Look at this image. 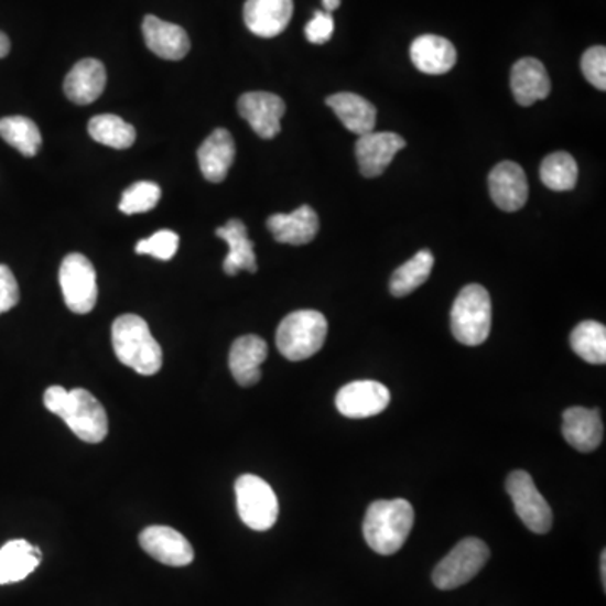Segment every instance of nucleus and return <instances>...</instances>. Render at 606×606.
Returning a JSON list of instances; mask_svg holds the SVG:
<instances>
[{
    "label": "nucleus",
    "instance_id": "nucleus-1",
    "mask_svg": "<svg viewBox=\"0 0 606 606\" xmlns=\"http://www.w3.org/2000/svg\"><path fill=\"white\" fill-rule=\"evenodd\" d=\"M44 407L63 418L68 429L86 443L104 442L108 433L107 411L86 389L51 386L44 392Z\"/></svg>",
    "mask_w": 606,
    "mask_h": 606
},
{
    "label": "nucleus",
    "instance_id": "nucleus-2",
    "mask_svg": "<svg viewBox=\"0 0 606 606\" xmlns=\"http://www.w3.org/2000/svg\"><path fill=\"white\" fill-rule=\"evenodd\" d=\"M413 522L414 510L408 500H376L364 519V539L375 553L391 556L403 548Z\"/></svg>",
    "mask_w": 606,
    "mask_h": 606
},
{
    "label": "nucleus",
    "instance_id": "nucleus-3",
    "mask_svg": "<svg viewBox=\"0 0 606 606\" xmlns=\"http://www.w3.org/2000/svg\"><path fill=\"white\" fill-rule=\"evenodd\" d=\"M115 354L127 368L142 376H154L162 368V349L149 325L139 315L118 317L111 327Z\"/></svg>",
    "mask_w": 606,
    "mask_h": 606
},
{
    "label": "nucleus",
    "instance_id": "nucleus-4",
    "mask_svg": "<svg viewBox=\"0 0 606 606\" xmlns=\"http://www.w3.org/2000/svg\"><path fill=\"white\" fill-rule=\"evenodd\" d=\"M452 332L458 343L465 346H480L487 340L493 327V302L487 290L477 283L462 289L453 303Z\"/></svg>",
    "mask_w": 606,
    "mask_h": 606
},
{
    "label": "nucleus",
    "instance_id": "nucleus-5",
    "mask_svg": "<svg viewBox=\"0 0 606 606\" xmlns=\"http://www.w3.org/2000/svg\"><path fill=\"white\" fill-rule=\"evenodd\" d=\"M327 318L317 311H296L286 315L277 331V347L293 362L315 356L327 339Z\"/></svg>",
    "mask_w": 606,
    "mask_h": 606
},
{
    "label": "nucleus",
    "instance_id": "nucleus-6",
    "mask_svg": "<svg viewBox=\"0 0 606 606\" xmlns=\"http://www.w3.org/2000/svg\"><path fill=\"white\" fill-rule=\"evenodd\" d=\"M236 506L241 521L253 531H268L279 519V499L268 481L257 475H241L236 480Z\"/></svg>",
    "mask_w": 606,
    "mask_h": 606
},
{
    "label": "nucleus",
    "instance_id": "nucleus-7",
    "mask_svg": "<svg viewBox=\"0 0 606 606\" xmlns=\"http://www.w3.org/2000/svg\"><path fill=\"white\" fill-rule=\"evenodd\" d=\"M490 551L484 541L467 538L458 542L433 571V583L439 589H455L474 580L485 563L489 561Z\"/></svg>",
    "mask_w": 606,
    "mask_h": 606
},
{
    "label": "nucleus",
    "instance_id": "nucleus-8",
    "mask_svg": "<svg viewBox=\"0 0 606 606\" xmlns=\"http://www.w3.org/2000/svg\"><path fill=\"white\" fill-rule=\"evenodd\" d=\"M59 285L66 305L75 314H89L98 300L97 271L85 255L72 253L59 268Z\"/></svg>",
    "mask_w": 606,
    "mask_h": 606
},
{
    "label": "nucleus",
    "instance_id": "nucleus-9",
    "mask_svg": "<svg viewBox=\"0 0 606 606\" xmlns=\"http://www.w3.org/2000/svg\"><path fill=\"white\" fill-rule=\"evenodd\" d=\"M506 489L512 499L516 513L535 534L550 532L553 526V510L539 494L534 480L526 470H513L507 477Z\"/></svg>",
    "mask_w": 606,
    "mask_h": 606
},
{
    "label": "nucleus",
    "instance_id": "nucleus-10",
    "mask_svg": "<svg viewBox=\"0 0 606 606\" xmlns=\"http://www.w3.org/2000/svg\"><path fill=\"white\" fill-rule=\"evenodd\" d=\"M285 110V101L268 91H250L241 95L238 100L239 115L250 123L251 129L261 139L270 140L279 136L282 130L280 121Z\"/></svg>",
    "mask_w": 606,
    "mask_h": 606
},
{
    "label": "nucleus",
    "instance_id": "nucleus-11",
    "mask_svg": "<svg viewBox=\"0 0 606 606\" xmlns=\"http://www.w3.org/2000/svg\"><path fill=\"white\" fill-rule=\"evenodd\" d=\"M391 401L389 389L381 382L356 381L340 388L336 407L340 414L353 420L382 413Z\"/></svg>",
    "mask_w": 606,
    "mask_h": 606
},
{
    "label": "nucleus",
    "instance_id": "nucleus-12",
    "mask_svg": "<svg viewBox=\"0 0 606 606\" xmlns=\"http://www.w3.org/2000/svg\"><path fill=\"white\" fill-rule=\"evenodd\" d=\"M407 147V140L394 132H369L356 142V158L364 177H378Z\"/></svg>",
    "mask_w": 606,
    "mask_h": 606
},
{
    "label": "nucleus",
    "instance_id": "nucleus-13",
    "mask_svg": "<svg viewBox=\"0 0 606 606\" xmlns=\"http://www.w3.org/2000/svg\"><path fill=\"white\" fill-rule=\"evenodd\" d=\"M142 550L167 566H187L194 561V550L181 532L167 526H150L139 538Z\"/></svg>",
    "mask_w": 606,
    "mask_h": 606
},
{
    "label": "nucleus",
    "instance_id": "nucleus-14",
    "mask_svg": "<svg viewBox=\"0 0 606 606\" xmlns=\"http://www.w3.org/2000/svg\"><path fill=\"white\" fill-rule=\"evenodd\" d=\"M489 191L494 203L506 213H513L528 203L529 184L524 169L516 162H500L489 175Z\"/></svg>",
    "mask_w": 606,
    "mask_h": 606
},
{
    "label": "nucleus",
    "instance_id": "nucleus-15",
    "mask_svg": "<svg viewBox=\"0 0 606 606\" xmlns=\"http://www.w3.org/2000/svg\"><path fill=\"white\" fill-rule=\"evenodd\" d=\"M242 15L255 36L275 37L290 24L293 0H247Z\"/></svg>",
    "mask_w": 606,
    "mask_h": 606
},
{
    "label": "nucleus",
    "instance_id": "nucleus-16",
    "mask_svg": "<svg viewBox=\"0 0 606 606\" xmlns=\"http://www.w3.org/2000/svg\"><path fill=\"white\" fill-rule=\"evenodd\" d=\"M142 33L147 47L162 59L178 61L190 53V36L181 25L162 21L155 15H145Z\"/></svg>",
    "mask_w": 606,
    "mask_h": 606
},
{
    "label": "nucleus",
    "instance_id": "nucleus-17",
    "mask_svg": "<svg viewBox=\"0 0 606 606\" xmlns=\"http://www.w3.org/2000/svg\"><path fill=\"white\" fill-rule=\"evenodd\" d=\"M510 88L513 98L522 107H531L535 101L550 97L551 82L544 65L534 57H524L513 65L510 73Z\"/></svg>",
    "mask_w": 606,
    "mask_h": 606
},
{
    "label": "nucleus",
    "instance_id": "nucleus-18",
    "mask_svg": "<svg viewBox=\"0 0 606 606\" xmlns=\"http://www.w3.org/2000/svg\"><path fill=\"white\" fill-rule=\"evenodd\" d=\"M107 85V69L98 59H82L65 79V94L73 104L89 105L101 97Z\"/></svg>",
    "mask_w": 606,
    "mask_h": 606
},
{
    "label": "nucleus",
    "instance_id": "nucleus-19",
    "mask_svg": "<svg viewBox=\"0 0 606 606\" xmlns=\"http://www.w3.org/2000/svg\"><path fill=\"white\" fill-rule=\"evenodd\" d=\"M268 229L283 245L302 247L314 241L318 232V216L311 206H300L290 215H273L268 218Z\"/></svg>",
    "mask_w": 606,
    "mask_h": 606
},
{
    "label": "nucleus",
    "instance_id": "nucleus-20",
    "mask_svg": "<svg viewBox=\"0 0 606 606\" xmlns=\"http://www.w3.org/2000/svg\"><path fill=\"white\" fill-rule=\"evenodd\" d=\"M236 158L235 140L226 129H216L197 150L201 172L209 182H223Z\"/></svg>",
    "mask_w": 606,
    "mask_h": 606
},
{
    "label": "nucleus",
    "instance_id": "nucleus-21",
    "mask_svg": "<svg viewBox=\"0 0 606 606\" xmlns=\"http://www.w3.org/2000/svg\"><path fill=\"white\" fill-rule=\"evenodd\" d=\"M413 65L424 75H445L457 63V51L448 40L435 34L416 37L410 47Z\"/></svg>",
    "mask_w": 606,
    "mask_h": 606
},
{
    "label": "nucleus",
    "instance_id": "nucleus-22",
    "mask_svg": "<svg viewBox=\"0 0 606 606\" xmlns=\"http://www.w3.org/2000/svg\"><path fill=\"white\" fill-rule=\"evenodd\" d=\"M216 236L226 241L229 247L228 257L223 261L226 275H238L239 271L257 273L258 264L255 257L253 241L248 238V229L239 219H229L225 226L216 229Z\"/></svg>",
    "mask_w": 606,
    "mask_h": 606
},
{
    "label": "nucleus",
    "instance_id": "nucleus-23",
    "mask_svg": "<svg viewBox=\"0 0 606 606\" xmlns=\"http://www.w3.org/2000/svg\"><path fill=\"white\" fill-rule=\"evenodd\" d=\"M268 356V346L261 337L242 336L232 343L229 350V369L241 386L257 385L261 379V364Z\"/></svg>",
    "mask_w": 606,
    "mask_h": 606
},
{
    "label": "nucleus",
    "instance_id": "nucleus-24",
    "mask_svg": "<svg viewBox=\"0 0 606 606\" xmlns=\"http://www.w3.org/2000/svg\"><path fill=\"white\" fill-rule=\"evenodd\" d=\"M563 435L578 452L589 453L603 442V423L598 410L574 407L564 411Z\"/></svg>",
    "mask_w": 606,
    "mask_h": 606
},
{
    "label": "nucleus",
    "instance_id": "nucleus-25",
    "mask_svg": "<svg viewBox=\"0 0 606 606\" xmlns=\"http://www.w3.org/2000/svg\"><path fill=\"white\" fill-rule=\"evenodd\" d=\"M41 554L37 545L24 541V539H12L0 548V585H11L28 578L40 566Z\"/></svg>",
    "mask_w": 606,
    "mask_h": 606
},
{
    "label": "nucleus",
    "instance_id": "nucleus-26",
    "mask_svg": "<svg viewBox=\"0 0 606 606\" xmlns=\"http://www.w3.org/2000/svg\"><path fill=\"white\" fill-rule=\"evenodd\" d=\"M327 105L349 132L356 133L357 137L375 132L378 111H376L375 105L366 98L344 91V94L328 97Z\"/></svg>",
    "mask_w": 606,
    "mask_h": 606
},
{
    "label": "nucleus",
    "instance_id": "nucleus-27",
    "mask_svg": "<svg viewBox=\"0 0 606 606\" xmlns=\"http://www.w3.org/2000/svg\"><path fill=\"white\" fill-rule=\"evenodd\" d=\"M433 264H435V258H433L432 251H418L411 260L401 264L392 273L391 283H389V290H391L392 295L407 296L411 292H414V290L420 289L430 279Z\"/></svg>",
    "mask_w": 606,
    "mask_h": 606
},
{
    "label": "nucleus",
    "instance_id": "nucleus-28",
    "mask_svg": "<svg viewBox=\"0 0 606 606\" xmlns=\"http://www.w3.org/2000/svg\"><path fill=\"white\" fill-rule=\"evenodd\" d=\"M88 132L91 139L97 140L101 145L111 149H129L137 139L136 129L127 123L123 118L117 115H98L91 118L88 123Z\"/></svg>",
    "mask_w": 606,
    "mask_h": 606
},
{
    "label": "nucleus",
    "instance_id": "nucleus-29",
    "mask_svg": "<svg viewBox=\"0 0 606 606\" xmlns=\"http://www.w3.org/2000/svg\"><path fill=\"white\" fill-rule=\"evenodd\" d=\"M0 137L25 158H34L43 145L40 129L31 118H2L0 120Z\"/></svg>",
    "mask_w": 606,
    "mask_h": 606
},
{
    "label": "nucleus",
    "instance_id": "nucleus-30",
    "mask_svg": "<svg viewBox=\"0 0 606 606\" xmlns=\"http://www.w3.org/2000/svg\"><path fill=\"white\" fill-rule=\"evenodd\" d=\"M571 347L589 364L606 362V327L599 322L585 321L576 325L570 337Z\"/></svg>",
    "mask_w": 606,
    "mask_h": 606
},
{
    "label": "nucleus",
    "instance_id": "nucleus-31",
    "mask_svg": "<svg viewBox=\"0 0 606 606\" xmlns=\"http://www.w3.org/2000/svg\"><path fill=\"white\" fill-rule=\"evenodd\" d=\"M541 181L548 190L571 191L578 181V165L567 152H554L542 161Z\"/></svg>",
    "mask_w": 606,
    "mask_h": 606
},
{
    "label": "nucleus",
    "instance_id": "nucleus-32",
    "mask_svg": "<svg viewBox=\"0 0 606 606\" xmlns=\"http://www.w3.org/2000/svg\"><path fill=\"white\" fill-rule=\"evenodd\" d=\"M162 191L155 182L140 181L132 184L121 196L118 209L123 215H142L154 209L161 201Z\"/></svg>",
    "mask_w": 606,
    "mask_h": 606
},
{
    "label": "nucleus",
    "instance_id": "nucleus-33",
    "mask_svg": "<svg viewBox=\"0 0 606 606\" xmlns=\"http://www.w3.org/2000/svg\"><path fill=\"white\" fill-rule=\"evenodd\" d=\"M178 250V235L171 229H161L149 238L137 242L136 251L139 255H150L158 260L169 261Z\"/></svg>",
    "mask_w": 606,
    "mask_h": 606
},
{
    "label": "nucleus",
    "instance_id": "nucleus-34",
    "mask_svg": "<svg viewBox=\"0 0 606 606\" xmlns=\"http://www.w3.org/2000/svg\"><path fill=\"white\" fill-rule=\"evenodd\" d=\"M582 69L585 78L595 88L606 89V50L603 46L589 47L582 57Z\"/></svg>",
    "mask_w": 606,
    "mask_h": 606
},
{
    "label": "nucleus",
    "instance_id": "nucleus-35",
    "mask_svg": "<svg viewBox=\"0 0 606 606\" xmlns=\"http://www.w3.org/2000/svg\"><path fill=\"white\" fill-rule=\"evenodd\" d=\"M21 299L18 280L6 264H0V315L14 309Z\"/></svg>",
    "mask_w": 606,
    "mask_h": 606
},
{
    "label": "nucleus",
    "instance_id": "nucleus-36",
    "mask_svg": "<svg viewBox=\"0 0 606 606\" xmlns=\"http://www.w3.org/2000/svg\"><path fill=\"white\" fill-rule=\"evenodd\" d=\"M334 34V18L328 12L317 11L314 19L305 25V36L312 44H324Z\"/></svg>",
    "mask_w": 606,
    "mask_h": 606
},
{
    "label": "nucleus",
    "instance_id": "nucleus-37",
    "mask_svg": "<svg viewBox=\"0 0 606 606\" xmlns=\"http://www.w3.org/2000/svg\"><path fill=\"white\" fill-rule=\"evenodd\" d=\"M9 51H11V41L4 33H0V59L8 56Z\"/></svg>",
    "mask_w": 606,
    "mask_h": 606
},
{
    "label": "nucleus",
    "instance_id": "nucleus-38",
    "mask_svg": "<svg viewBox=\"0 0 606 606\" xmlns=\"http://www.w3.org/2000/svg\"><path fill=\"white\" fill-rule=\"evenodd\" d=\"M322 4H324L325 12H328V14H331V12L339 9L340 0H322Z\"/></svg>",
    "mask_w": 606,
    "mask_h": 606
},
{
    "label": "nucleus",
    "instance_id": "nucleus-39",
    "mask_svg": "<svg viewBox=\"0 0 606 606\" xmlns=\"http://www.w3.org/2000/svg\"><path fill=\"white\" fill-rule=\"evenodd\" d=\"M602 580L603 586H606V551L602 553Z\"/></svg>",
    "mask_w": 606,
    "mask_h": 606
}]
</instances>
